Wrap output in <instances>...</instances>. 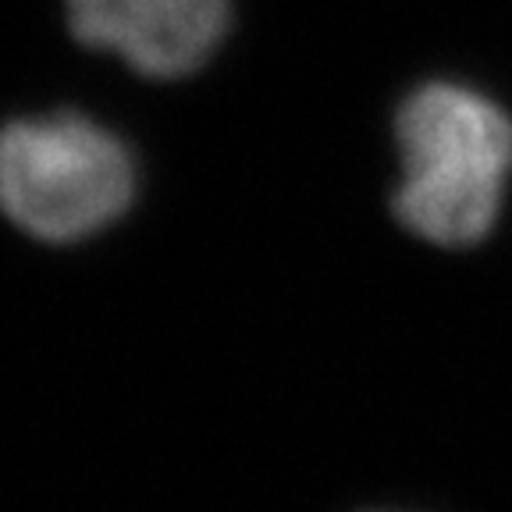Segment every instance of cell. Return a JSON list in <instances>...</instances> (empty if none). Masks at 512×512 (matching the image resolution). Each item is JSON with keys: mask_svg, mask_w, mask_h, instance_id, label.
Segmentation results:
<instances>
[{"mask_svg": "<svg viewBox=\"0 0 512 512\" xmlns=\"http://www.w3.org/2000/svg\"><path fill=\"white\" fill-rule=\"evenodd\" d=\"M228 18L232 0H68V22L86 47L150 79H182L207 64Z\"/></svg>", "mask_w": 512, "mask_h": 512, "instance_id": "obj_3", "label": "cell"}, {"mask_svg": "<svg viewBox=\"0 0 512 512\" xmlns=\"http://www.w3.org/2000/svg\"><path fill=\"white\" fill-rule=\"evenodd\" d=\"M402 182L395 214L434 246H473L495 228L512 175V118L459 82H427L395 118Z\"/></svg>", "mask_w": 512, "mask_h": 512, "instance_id": "obj_1", "label": "cell"}, {"mask_svg": "<svg viewBox=\"0 0 512 512\" xmlns=\"http://www.w3.org/2000/svg\"><path fill=\"white\" fill-rule=\"evenodd\" d=\"M132 200L136 157L100 121L47 114L0 128V210L32 239H89Z\"/></svg>", "mask_w": 512, "mask_h": 512, "instance_id": "obj_2", "label": "cell"}]
</instances>
